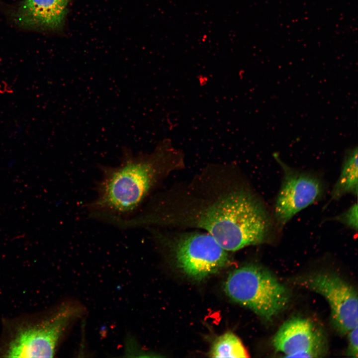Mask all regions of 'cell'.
<instances>
[{
  "label": "cell",
  "instance_id": "1",
  "mask_svg": "<svg viewBox=\"0 0 358 358\" xmlns=\"http://www.w3.org/2000/svg\"><path fill=\"white\" fill-rule=\"evenodd\" d=\"M182 157L170 139L161 141L151 153L134 154L123 147L118 165L98 166L101 176L95 197L86 205L89 216L118 227L142 210L166 172Z\"/></svg>",
  "mask_w": 358,
  "mask_h": 358
},
{
  "label": "cell",
  "instance_id": "2",
  "mask_svg": "<svg viewBox=\"0 0 358 358\" xmlns=\"http://www.w3.org/2000/svg\"><path fill=\"white\" fill-rule=\"evenodd\" d=\"M171 219L176 220L172 223L206 231L227 252L266 242L272 228L270 215L264 203L243 189L226 194L212 203L163 224Z\"/></svg>",
  "mask_w": 358,
  "mask_h": 358
},
{
  "label": "cell",
  "instance_id": "3",
  "mask_svg": "<svg viewBox=\"0 0 358 358\" xmlns=\"http://www.w3.org/2000/svg\"><path fill=\"white\" fill-rule=\"evenodd\" d=\"M86 312L76 300L62 303L43 319L18 328L7 345L4 356L53 357L67 331Z\"/></svg>",
  "mask_w": 358,
  "mask_h": 358
},
{
  "label": "cell",
  "instance_id": "4",
  "mask_svg": "<svg viewBox=\"0 0 358 358\" xmlns=\"http://www.w3.org/2000/svg\"><path fill=\"white\" fill-rule=\"evenodd\" d=\"M234 301L270 322L287 305L290 295L287 287L266 268L250 264L231 271L224 285Z\"/></svg>",
  "mask_w": 358,
  "mask_h": 358
},
{
  "label": "cell",
  "instance_id": "5",
  "mask_svg": "<svg viewBox=\"0 0 358 358\" xmlns=\"http://www.w3.org/2000/svg\"><path fill=\"white\" fill-rule=\"evenodd\" d=\"M150 230L159 242L169 247L179 271L193 280H202L231 263L228 252L207 233L184 232L171 237Z\"/></svg>",
  "mask_w": 358,
  "mask_h": 358
},
{
  "label": "cell",
  "instance_id": "6",
  "mask_svg": "<svg viewBox=\"0 0 358 358\" xmlns=\"http://www.w3.org/2000/svg\"><path fill=\"white\" fill-rule=\"evenodd\" d=\"M292 282L322 295L331 310L334 329L342 335L358 327V293L338 274L320 271L299 276Z\"/></svg>",
  "mask_w": 358,
  "mask_h": 358
},
{
  "label": "cell",
  "instance_id": "7",
  "mask_svg": "<svg viewBox=\"0 0 358 358\" xmlns=\"http://www.w3.org/2000/svg\"><path fill=\"white\" fill-rule=\"evenodd\" d=\"M273 156L283 171L273 207L274 219L282 227L297 213L318 200L324 188L317 176L289 167L275 153Z\"/></svg>",
  "mask_w": 358,
  "mask_h": 358
},
{
  "label": "cell",
  "instance_id": "8",
  "mask_svg": "<svg viewBox=\"0 0 358 358\" xmlns=\"http://www.w3.org/2000/svg\"><path fill=\"white\" fill-rule=\"evenodd\" d=\"M272 344L287 358H319L327 352L322 331L310 320L295 317L285 322L274 335Z\"/></svg>",
  "mask_w": 358,
  "mask_h": 358
},
{
  "label": "cell",
  "instance_id": "9",
  "mask_svg": "<svg viewBox=\"0 0 358 358\" xmlns=\"http://www.w3.org/2000/svg\"><path fill=\"white\" fill-rule=\"evenodd\" d=\"M70 0H22L12 11L18 26L43 31H59L65 25Z\"/></svg>",
  "mask_w": 358,
  "mask_h": 358
},
{
  "label": "cell",
  "instance_id": "10",
  "mask_svg": "<svg viewBox=\"0 0 358 358\" xmlns=\"http://www.w3.org/2000/svg\"><path fill=\"white\" fill-rule=\"evenodd\" d=\"M358 147H355L346 152L340 176L331 193V199L338 200L347 194L357 196Z\"/></svg>",
  "mask_w": 358,
  "mask_h": 358
},
{
  "label": "cell",
  "instance_id": "11",
  "mask_svg": "<svg viewBox=\"0 0 358 358\" xmlns=\"http://www.w3.org/2000/svg\"><path fill=\"white\" fill-rule=\"evenodd\" d=\"M248 354L241 340L231 332L220 336L209 352L212 358H247Z\"/></svg>",
  "mask_w": 358,
  "mask_h": 358
},
{
  "label": "cell",
  "instance_id": "12",
  "mask_svg": "<svg viewBox=\"0 0 358 358\" xmlns=\"http://www.w3.org/2000/svg\"><path fill=\"white\" fill-rule=\"evenodd\" d=\"M358 204L355 203L334 219L349 228L358 230Z\"/></svg>",
  "mask_w": 358,
  "mask_h": 358
},
{
  "label": "cell",
  "instance_id": "13",
  "mask_svg": "<svg viewBox=\"0 0 358 358\" xmlns=\"http://www.w3.org/2000/svg\"><path fill=\"white\" fill-rule=\"evenodd\" d=\"M348 335V346L347 354L351 357H358V327L351 330Z\"/></svg>",
  "mask_w": 358,
  "mask_h": 358
}]
</instances>
